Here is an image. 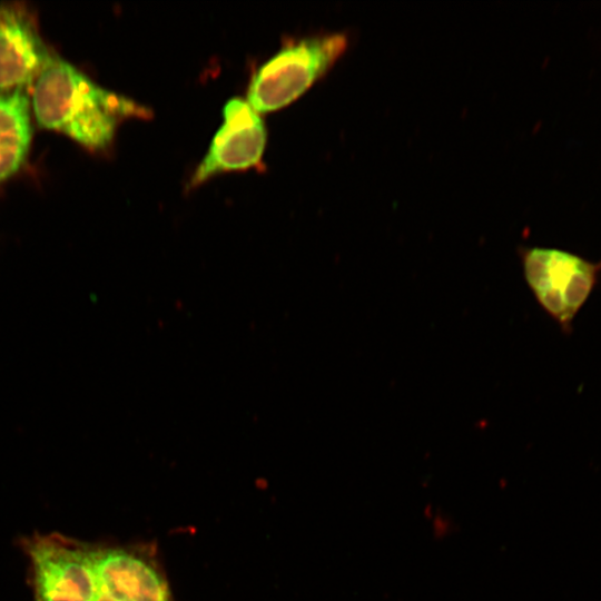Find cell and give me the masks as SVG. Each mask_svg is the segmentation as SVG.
Masks as SVG:
<instances>
[{
  "label": "cell",
  "instance_id": "obj_9",
  "mask_svg": "<svg viewBox=\"0 0 601 601\" xmlns=\"http://www.w3.org/2000/svg\"><path fill=\"white\" fill-rule=\"evenodd\" d=\"M95 601H116L111 597H109L107 593L99 590L97 598Z\"/></svg>",
  "mask_w": 601,
  "mask_h": 601
},
{
  "label": "cell",
  "instance_id": "obj_4",
  "mask_svg": "<svg viewBox=\"0 0 601 601\" xmlns=\"http://www.w3.org/2000/svg\"><path fill=\"white\" fill-rule=\"evenodd\" d=\"M523 262L526 282L539 303L559 322L569 323L592 290L597 265L551 248H531Z\"/></svg>",
  "mask_w": 601,
  "mask_h": 601
},
{
  "label": "cell",
  "instance_id": "obj_5",
  "mask_svg": "<svg viewBox=\"0 0 601 601\" xmlns=\"http://www.w3.org/2000/svg\"><path fill=\"white\" fill-rule=\"evenodd\" d=\"M223 118L206 156L190 179V187H197L221 173L249 169L262 159L267 134L259 114L247 100H228Z\"/></svg>",
  "mask_w": 601,
  "mask_h": 601
},
{
  "label": "cell",
  "instance_id": "obj_1",
  "mask_svg": "<svg viewBox=\"0 0 601 601\" xmlns=\"http://www.w3.org/2000/svg\"><path fill=\"white\" fill-rule=\"evenodd\" d=\"M30 106L41 127L67 135L95 151L112 144L124 120L150 116L145 107L100 87L58 56L32 83Z\"/></svg>",
  "mask_w": 601,
  "mask_h": 601
},
{
  "label": "cell",
  "instance_id": "obj_3",
  "mask_svg": "<svg viewBox=\"0 0 601 601\" xmlns=\"http://www.w3.org/2000/svg\"><path fill=\"white\" fill-rule=\"evenodd\" d=\"M36 601H95L99 592L92 546L61 534H35L22 542Z\"/></svg>",
  "mask_w": 601,
  "mask_h": 601
},
{
  "label": "cell",
  "instance_id": "obj_2",
  "mask_svg": "<svg viewBox=\"0 0 601 601\" xmlns=\"http://www.w3.org/2000/svg\"><path fill=\"white\" fill-rule=\"evenodd\" d=\"M346 46V35L338 32L285 46L256 71L247 102L258 114L288 106L328 71Z\"/></svg>",
  "mask_w": 601,
  "mask_h": 601
},
{
  "label": "cell",
  "instance_id": "obj_6",
  "mask_svg": "<svg viewBox=\"0 0 601 601\" xmlns=\"http://www.w3.org/2000/svg\"><path fill=\"white\" fill-rule=\"evenodd\" d=\"M52 55L24 3L0 6V95L32 85Z\"/></svg>",
  "mask_w": 601,
  "mask_h": 601
},
{
  "label": "cell",
  "instance_id": "obj_7",
  "mask_svg": "<svg viewBox=\"0 0 601 601\" xmlns=\"http://www.w3.org/2000/svg\"><path fill=\"white\" fill-rule=\"evenodd\" d=\"M99 590L116 601H173L155 562L141 551L121 546L92 548Z\"/></svg>",
  "mask_w": 601,
  "mask_h": 601
},
{
  "label": "cell",
  "instance_id": "obj_8",
  "mask_svg": "<svg viewBox=\"0 0 601 601\" xmlns=\"http://www.w3.org/2000/svg\"><path fill=\"white\" fill-rule=\"evenodd\" d=\"M30 99L24 90L0 95V181L23 164L31 142Z\"/></svg>",
  "mask_w": 601,
  "mask_h": 601
}]
</instances>
